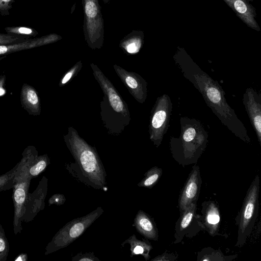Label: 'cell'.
I'll return each mask as SVG.
<instances>
[{
	"mask_svg": "<svg viewBox=\"0 0 261 261\" xmlns=\"http://www.w3.org/2000/svg\"><path fill=\"white\" fill-rule=\"evenodd\" d=\"M184 76L202 94L207 106L235 136L244 142H251L246 127L226 101L224 92L218 83L203 71L187 57L178 55L175 58Z\"/></svg>",
	"mask_w": 261,
	"mask_h": 261,
	"instance_id": "6da1fadb",
	"label": "cell"
},
{
	"mask_svg": "<svg viewBox=\"0 0 261 261\" xmlns=\"http://www.w3.org/2000/svg\"><path fill=\"white\" fill-rule=\"evenodd\" d=\"M65 144L75 162L65 168L77 181L97 190H105L107 173L95 147L89 144L72 126L63 136Z\"/></svg>",
	"mask_w": 261,
	"mask_h": 261,
	"instance_id": "7a4b0ae2",
	"label": "cell"
},
{
	"mask_svg": "<svg viewBox=\"0 0 261 261\" xmlns=\"http://www.w3.org/2000/svg\"><path fill=\"white\" fill-rule=\"evenodd\" d=\"M93 74L103 93L100 102V115L102 124L108 134L120 135L130 121L128 107L112 82L98 66L90 63Z\"/></svg>",
	"mask_w": 261,
	"mask_h": 261,
	"instance_id": "3957f363",
	"label": "cell"
},
{
	"mask_svg": "<svg viewBox=\"0 0 261 261\" xmlns=\"http://www.w3.org/2000/svg\"><path fill=\"white\" fill-rule=\"evenodd\" d=\"M178 138H170L171 152L174 160L182 166L196 163L208 142V133L199 120L181 117Z\"/></svg>",
	"mask_w": 261,
	"mask_h": 261,
	"instance_id": "277c9868",
	"label": "cell"
},
{
	"mask_svg": "<svg viewBox=\"0 0 261 261\" xmlns=\"http://www.w3.org/2000/svg\"><path fill=\"white\" fill-rule=\"evenodd\" d=\"M38 155V152L35 149L26 147L22 153L21 160L18 162L12 194L14 204L13 232L16 235L22 230V219L32 179L29 175L28 170Z\"/></svg>",
	"mask_w": 261,
	"mask_h": 261,
	"instance_id": "5b68a950",
	"label": "cell"
},
{
	"mask_svg": "<svg viewBox=\"0 0 261 261\" xmlns=\"http://www.w3.org/2000/svg\"><path fill=\"white\" fill-rule=\"evenodd\" d=\"M103 213L100 206L85 216L75 218L66 223L48 243L45 255L54 253L70 245L80 237Z\"/></svg>",
	"mask_w": 261,
	"mask_h": 261,
	"instance_id": "8992f818",
	"label": "cell"
},
{
	"mask_svg": "<svg viewBox=\"0 0 261 261\" xmlns=\"http://www.w3.org/2000/svg\"><path fill=\"white\" fill-rule=\"evenodd\" d=\"M259 177L256 175L247 191L238 220L236 246L242 247L250 236L257 218L259 209Z\"/></svg>",
	"mask_w": 261,
	"mask_h": 261,
	"instance_id": "52a82bcc",
	"label": "cell"
},
{
	"mask_svg": "<svg viewBox=\"0 0 261 261\" xmlns=\"http://www.w3.org/2000/svg\"><path fill=\"white\" fill-rule=\"evenodd\" d=\"M82 4L85 40L91 49H100L104 42V21L98 1L82 0Z\"/></svg>",
	"mask_w": 261,
	"mask_h": 261,
	"instance_id": "ba28073f",
	"label": "cell"
},
{
	"mask_svg": "<svg viewBox=\"0 0 261 261\" xmlns=\"http://www.w3.org/2000/svg\"><path fill=\"white\" fill-rule=\"evenodd\" d=\"M172 103L168 94L159 96L151 111L149 124V139L159 147L169 126L172 114Z\"/></svg>",
	"mask_w": 261,
	"mask_h": 261,
	"instance_id": "9c48e42d",
	"label": "cell"
},
{
	"mask_svg": "<svg viewBox=\"0 0 261 261\" xmlns=\"http://www.w3.org/2000/svg\"><path fill=\"white\" fill-rule=\"evenodd\" d=\"M113 68L130 94L140 103H143L147 96V83L139 74L129 71L117 64Z\"/></svg>",
	"mask_w": 261,
	"mask_h": 261,
	"instance_id": "30bf717a",
	"label": "cell"
},
{
	"mask_svg": "<svg viewBox=\"0 0 261 261\" xmlns=\"http://www.w3.org/2000/svg\"><path fill=\"white\" fill-rule=\"evenodd\" d=\"M48 179L43 176L35 190L28 193L22 216V222L32 221L39 212L44 210L47 192Z\"/></svg>",
	"mask_w": 261,
	"mask_h": 261,
	"instance_id": "8fae6325",
	"label": "cell"
},
{
	"mask_svg": "<svg viewBox=\"0 0 261 261\" xmlns=\"http://www.w3.org/2000/svg\"><path fill=\"white\" fill-rule=\"evenodd\" d=\"M201 184L200 168L197 165H194L189 174L179 196L178 207L180 214L190 204L197 203Z\"/></svg>",
	"mask_w": 261,
	"mask_h": 261,
	"instance_id": "7c38bea8",
	"label": "cell"
},
{
	"mask_svg": "<svg viewBox=\"0 0 261 261\" xmlns=\"http://www.w3.org/2000/svg\"><path fill=\"white\" fill-rule=\"evenodd\" d=\"M197 203L190 204L182 213L175 223L174 244L181 242L185 236L201 230L197 220Z\"/></svg>",
	"mask_w": 261,
	"mask_h": 261,
	"instance_id": "4fadbf2b",
	"label": "cell"
},
{
	"mask_svg": "<svg viewBox=\"0 0 261 261\" xmlns=\"http://www.w3.org/2000/svg\"><path fill=\"white\" fill-rule=\"evenodd\" d=\"M201 215L197 214V220L201 230L206 231L211 236H224L219 233L220 213L217 204L213 201L203 202Z\"/></svg>",
	"mask_w": 261,
	"mask_h": 261,
	"instance_id": "5bb4252c",
	"label": "cell"
},
{
	"mask_svg": "<svg viewBox=\"0 0 261 261\" xmlns=\"http://www.w3.org/2000/svg\"><path fill=\"white\" fill-rule=\"evenodd\" d=\"M243 103L250 122L261 145V94L252 88L246 89Z\"/></svg>",
	"mask_w": 261,
	"mask_h": 261,
	"instance_id": "9a60e30c",
	"label": "cell"
},
{
	"mask_svg": "<svg viewBox=\"0 0 261 261\" xmlns=\"http://www.w3.org/2000/svg\"><path fill=\"white\" fill-rule=\"evenodd\" d=\"M61 38L60 36L56 34H50L41 37L28 39L19 42L0 45V56L53 43Z\"/></svg>",
	"mask_w": 261,
	"mask_h": 261,
	"instance_id": "2e32d148",
	"label": "cell"
},
{
	"mask_svg": "<svg viewBox=\"0 0 261 261\" xmlns=\"http://www.w3.org/2000/svg\"><path fill=\"white\" fill-rule=\"evenodd\" d=\"M20 99L22 107L29 115H40V99L34 87L27 83H24L21 88Z\"/></svg>",
	"mask_w": 261,
	"mask_h": 261,
	"instance_id": "e0dca14e",
	"label": "cell"
},
{
	"mask_svg": "<svg viewBox=\"0 0 261 261\" xmlns=\"http://www.w3.org/2000/svg\"><path fill=\"white\" fill-rule=\"evenodd\" d=\"M133 225L145 239L158 241V230L154 219L142 210L137 213Z\"/></svg>",
	"mask_w": 261,
	"mask_h": 261,
	"instance_id": "ac0fdd59",
	"label": "cell"
},
{
	"mask_svg": "<svg viewBox=\"0 0 261 261\" xmlns=\"http://www.w3.org/2000/svg\"><path fill=\"white\" fill-rule=\"evenodd\" d=\"M232 8L237 15L251 28L258 30L254 19L253 8L246 0H224Z\"/></svg>",
	"mask_w": 261,
	"mask_h": 261,
	"instance_id": "d6986e66",
	"label": "cell"
},
{
	"mask_svg": "<svg viewBox=\"0 0 261 261\" xmlns=\"http://www.w3.org/2000/svg\"><path fill=\"white\" fill-rule=\"evenodd\" d=\"M126 244L130 246L131 257L136 255H141L146 261L150 259L149 253L152 249V246L148 240H139L135 234H133L122 243L121 245L123 246Z\"/></svg>",
	"mask_w": 261,
	"mask_h": 261,
	"instance_id": "ffe728a7",
	"label": "cell"
},
{
	"mask_svg": "<svg viewBox=\"0 0 261 261\" xmlns=\"http://www.w3.org/2000/svg\"><path fill=\"white\" fill-rule=\"evenodd\" d=\"M138 33H133L126 36L120 43L121 47L126 53L135 54L138 53L142 45V38Z\"/></svg>",
	"mask_w": 261,
	"mask_h": 261,
	"instance_id": "44dd1931",
	"label": "cell"
},
{
	"mask_svg": "<svg viewBox=\"0 0 261 261\" xmlns=\"http://www.w3.org/2000/svg\"><path fill=\"white\" fill-rule=\"evenodd\" d=\"M237 255L225 256L220 250H214L210 247L203 248L198 252L197 260L201 261H228L232 260Z\"/></svg>",
	"mask_w": 261,
	"mask_h": 261,
	"instance_id": "7402d4cb",
	"label": "cell"
},
{
	"mask_svg": "<svg viewBox=\"0 0 261 261\" xmlns=\"http://www.w3.org/2000/svg\"><path fill=\"white\" fill-rule=\"evenodd\" d=\"M162 173V168L157 166L152 167L144 174V177L137 184V186L151 189L157 184Z\"/></svg>",
	"mask_w": 261,
	"mask_h": 261,
	"instance_id": "603a6c76",
	"label": "cell"
},
{
	"mask_svg": "<svg viewBox=\"0 0 261 261\" xmlns=\"http://www.w3.org/2000/svg\"><path fill=\"white\" fill-rule=\"evenodd\" d=\"M50 164V159L47 154L38 155L28 170L29 176L32 179L38 176Z\"/></svg>",
	"mask_w": 261,
	"mask_h": 261,
	"instance_id": "cb8c5ba5",
	"label": "cell"
},
{
	"mask_svg": "<svg viewBox=\"0 0 261 261\" xmlns=\"http://www.w3.org/2000/svg\"><path fill=\"white\" fill-rule=\"evenodd\" d=\"M18 167V163L10 170L0 175V192L13 189Z\"/></svg>",
	"mask_w": 261,
	"mask_h": 261,
	"instance_id": "d4e9b609",
	"label": "cell"
},
{
	"mask_svg": "<svg viewBox=\"0 0 261 261\" xmlns=\"http://www.w3.org/2000/svg\"><path fill=\"white\" fill-rule=\"evenodd\" d=\"M4 29L7 34L15 35L25 39L32 38L38 35V32L36 30L30 27H8Z\"/></svg>",
	"mask_w": 261,
	"mask_h": 261,
	"instance_id": "484cf974",
	"label": "cell"
},
{
	"mask_svg": "<svg viewBox=\"0 0 261 261\" xmlns=\"http://www.w3.org/2000/svg\"><path fill=\"white\" fill-rule=\"evenodd\" d=\"M9 244L0 221V261H6L9 252Z\"/></svg>",
	"mask_w": 261,
	"mask_h": 261,
	"instance_id": "4316f807",
	"label": "cell"
},
{
	"mask_svg": "<svg viewBox=\"0 0 261 261\" xmlns=\"http://www.w3.org/2000/svg\"><path fill=\"white\" fill-rule=\"evenodd\" d=\"M81 61L75 64L62 77L59 83L60 87L66 85L75 76L82 67Z\"/></svg>",
	"mask_w": 261,
	"mask_h": 261,
	"instance_id": "83f0119b",
	"label": "cell"
},
{
	"mask_svg": "<svg viewBox=\"0 0 261 261\" xmlns=\"http://www.w3.org/2000/svg\"><path fill=\"white\" fill-rule=\"evenodd\" d=\"M28 39L15 35L0 33V45L8 44L23 41Z\"/></svg>",
	"mask_w": 261,
	"mask_h": 261,
	"instance_id": "f1b7e54d",
	"label": "cell"
},
{
	"mask_svg": "<svg viewBox=\"0 0 261 261\" xmlns=\"http://www.w3.org/2000/svg\"><path fill=\"white\" fill-rule=\"evenodd\" d=\"M72 261H100L95 256L94 252H80L71 258Z\"/></svg>",
	"mask_w": 261,
	"mask_h": 261,
	"instance_id": "f546056e",
	"label": "cell"
},
{
	"mask_svg": "<svg viewBox=\"0 0 261 261\" xmlns=\"http://www.w3.org/2000/svg\"><path fill=\"white\" fill-rule=\"evenodd\" d=\"M15 0H0V15L8 16L10 15V10L12 8Z\"/></svg>",
	"mask_w": 261,
	"mask_h": 261,
	"instance_id": "4dcf8cb0",
	"label": "cell"
},
{
	"mask_svg": "<svg viewBox=\"0 0 261 261\" xmlns=\"http://www.w3.org/2000/svg\"><path fill=\"white\" fill-rule=\"evenodd\" d=\"M66 201L65 196L62 194H55L52 195L48 200V205L53 204L61 205Z\"/></svg>",
	"mask_w": 261,
	"mask_h": 261,
	"instance_id": "1f68e13d",
	"label": "cell"
},
{
	"mask_svg": "<svg viewBox=\"0 0 261 261\" xmlns=\"http://www.w3.org/2000/svg\"><path fill=\"white\" fill-rule=\"evenodd\" d=\"M177 258V256L173 253L165 252L151 259V261H171L175 260Z\"/></svg>",
	"mask_w": 261,
	"mask_h": 261,
	"instance_id": "d6a6232c",
	"label": "cell"
},
{
	"mask_svg": "<svg viewBox=\"0 0 261 261\" xmlns=\"http://www.w3.org/2000/svg\"><path fill=\"white\" fill-rule=\"evenodd\" d=\"M6 76L5 74L0 75V96L4 95L6 92Z\"/></svg>",
	"mask_w": 261,
	"mask_h": 261,
	"instance_id": "836d02e7",
	"label": "cell"
},
{
	"mask_svg": "<svg viewBox=\"0 0 261 261\" xmlns=\"http://www.w3.org/2000/svg\"><path fill=\"white\" fill-rule=\"evenodd\" d=\"M28 259V254L25 253H22L19 254L14 259L15 261H27Z\"/></svg>",
	"mask_w": 261,
	"mask_h": 261,
	"instance_id": "e575fe53",
	"label": "cell"
},
{
	"mask_svg": "<svg viewBox=\"0 0 261 261\" xmlns=\"http://www.w3.org/2000/svg\"><path fill=\"white\" fill-rule=\"evenodd\" d=\"M6 56H0V61L2 60L3 59H4L5 58H6Z\"/></svg>",
	"mask_w": 261,
	"mask_h": 261,
	"instance_id": "d590c367",
	"label": "cell"
},
{
	"mask_svg": "<svg viewBox=\"0 0 261 261\" xmlns=\"http://www.w3.org/2000/svg\"><path fill=\"white\" fill-rule=\"evenodd\" d=\"M103 1L105 4H108L110 1V0H103Z\"/></svg>",
	"mask_w": 261,
	"mask_h": 261,
	"instance_id": "8d00e7d4",
	"label": "cell"
}]
</instances>
